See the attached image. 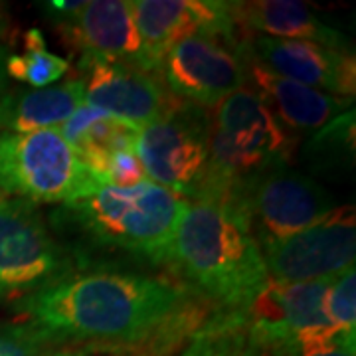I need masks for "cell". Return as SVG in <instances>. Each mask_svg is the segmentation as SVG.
Here are the masks:
<instances>
[{"label": "cell", "instance_id": "277c9868", "mask_svg": "<svg viewBox=\"0 0 356 356\" xmlns=\"http://www.w3.org/2000/svg\"><path fill=\"white\" fill-rule=\"evenodd\" d=\"M295 145L264 97L243 86L210 109V178L200 198H232L259 172L287 165Z\"/></svg>", "mask_w": 356, "mask_h": 356}, {"label": "cell", "instance_id": "4316f807", "mask_svg": "<svg viewBox=\"0 0 356 356\" xmlns=\"http://www.w3.org/2000/svg\"><path fill=\"white\" fill-rule=\"evenodd\" d=\"M111 346H95V344H81V346H64L54 356H115Z\"/></svg>", "mask_w": 356, "mask_h": 356}, {"label": "cell", "instance_id": "9c48e42d", "mask_svg": "<svg viewBox=\"0 0 356 356\" xmlns=\"http://www.w3.org/2000/svg\"><path fill=\"white\" fill-rule=\"evenodd\" d=\"M228 200L242 208L259 248L311 228L337 208L321 184L287 165L259 172Z\"/></svg>", "mask_w": 356, "mask_h": 356}, {"label": "cell", "instance_id": "ac0fdd59", "mask_svg": "<svg viewBox=\"0 0 356 356\" xmlns=\"http://www.w3.org/2000/svg\"><path fill=\"white\" fill-rule=\"evenodd\" d=\"M86 83L72 77L40 89L4 91L0 97V133H32L58 129L83 103Z\"/></svg>", "mask_w": 356, "mask_h": 356}, {"label": "cell", "instance_id": "cb8c5ba5", "mask_svg": "<svg viewBox=\"0 0 356 356\" xmlns=\"http://www.w3.org/2000/svg\"><path fill=\"white\" fill-rule=\"evenodd\" d=\"M325 317L332 329L344 334H356V273L346 269L329 283L323 299Z\"/></svg>", "mask_w": 356, "mask_h": 356}, {"label": "cell", "instance_id": "f546056e", "mask_svg": "<svg viewBox=\"0 0 356 356\" xmlns=\"http://www.w3.org/2000/svg\"><path fill=\"white\" fill-rule=\"evenodd\" d=\"M10 28V18H8V10L4 4H0V38H4V34Z\"/></svg>", "mask_w": 356, "mask_h": 356}, {"label": "cell", "instance_id": "ba28073f", "mask_svg": "<svg viewBox=\"0 0 356 356\" xmlns=\"http://www.w3.org/2000/svg\"><path fill=\"white\" fill-rule=\"evenodd\" d=\"M74 269V255L54 236L36 204L22 198L0 204V299H26Z\"/></svg>", "mask_w": 356, "mask_h": 356}, {"label": "cell", "instance_id": "30bf717a", "mask_svg": "<svg viewBox=\"0 0 356 356\" xmlns=\"http://www.w3.org/2000/svg\"><path fill=\"white\" fill-rule=\"evenodd\" d=\"M273 281L311 283L332 280L355 267V208L337 206L311 228L259 248Z\"/></svg>", "mask_w": 356, "mask_h": 356}, {"label": "cell", "instance_id": "8fae6325", "mask_svg": "<svg viewBox=\"0 0 356 356\" xmlns=\"http://www.w3.org/2000/svg\"><path fill=\"white\" fill-rule=\"evenodd\" d=\"M332 280L311 283L269 280L245 309L234 315L240 317L248 337L267 353L301 332L331 327L323 311V299Z\"/></svg>", "mask_w": 356, "mask_h": 356}, {"label": "cell", "instance_id": "603a6c76", "mask_svg": "<svg viewBox=\"0 0 356 356\" xmlns=\"http://www.w3.org/2000/svg\"><path fill=\"white\" fill-rule=\"evenodd\" d=\"M64 346L70 344L30 321L0 325V356H54Z\"/></svg>", "mask_w": 356, "mask_h": 356}, {"label": "cell", "instance_id": "e0dca14e", "mask_svg": "<svg viewBox=\"0 0 356 356\" xmlns=\"http://www.w3.org/2000/svg\"><path fill=\"white\" fill-rule=\"evenodd\" d=\"M234 24L250 34L267 38L303 40L334 50H348V40L334 26L327 24L305 2L297 0H252L228 2Z\"/></svg>", "mask_w": 356, "mask_h": 356}, {"label": "cell", "instance_id": "f1b7e54d", "mask_svg": "<svg viewBox=\"0 0 356 356\" xmlns=\"http://www.w3.org/2000/svg\"><path fill=\"white\" fill-rule=\"evenodd\" d=\"M6 58H8V50H6V46H2L0 44V97L4 95V91H6V70H4V64H6Z\"/></svg>", "mask_w": 356, "mask_h": 356}, {"label": "cell", "instance_id": "484cf974", "mask_svg": "<svg viewBox=\"0 0 356 356\" xmlns=\"http://www.w3.org/2000/svg\"><path fill=\"white\" fill-rule=\"evenodd\" d=\"M42 6H44V13L50 16L54 26L64 30L81 14L86 2L83 0H65V2H44Z\"/></svg>", "mask_w": 356, "mask_h": 356}, {"label": "cell", "instance_id": "2e32d148", "mask_svg": "<svg viewBox=\"0 0 356 356\" xmlns=\"http://www.w3.org/2000/svg\"><path fill=\"white\" fill-rule=\"evenodd\" d=\"M248 81L254 83L257 91L287 131L295 133H311L327 127L339 115H343L353 99L325 93L313 89L289 77L277 76L267 67L248 58Z\"/></svg>", "mask_w": 356, "mask_h": 356}, {"label": "cell", "instance_id": "4fadbf2b", "mask_svg": "<svg viewBox=\"0 0 356 356\" xmlns=\"http://www.w3.org/2000/svg\"><path fill=\"white\" fill-rule=\"evenodd\" d=\"M248 58L277 76L289 77L325 93L353 99L356 88L355 56L303 40L267 38L250 34Z\"/></svg>", "mask_w": 356, "mask_h": 356}, {"label": "cell", "instance_id": "7a4b0ae2", "mask_svg": "<svg viewBox=\"0 0 356 356\" xmlns=\"http://www.w3.org/2000/svg\"><path fill=\"white\" fill-rule=\"evenodd\" d=\"M188 200L145 180L119 188L99 184L50 216L51 228L67 243H79L74 259L111 252L149 266H172L175 238Z\"/></svg>", "mask_w": 356, "mask_h": 356}, {"label": "cell", "instance_id": "d4e9b609", "mask_svg": "<svg viewBox=\"0 0 356 356\" xmlns=\"http://www.w3.org/2000/svg\"><path fill=\"white\" fill-rule=\"evenodd\" d=\"M145 180H149V178L145 175V168L133 149L115 153L109 159L105 175H103V184H111V186H119V188L137 186Z\"/></svg>", "mask_w": 356, "mask_h": 356}, {"label": "cell", "instance_id": "44dd1931", "mask_svg": "<svg viewBox=\"0 0 356 356\" xmlns=\"http://www.w3.org/2000/svg\"><path fill=\"white\" fill-rule=\"evenodd\" d=\"M245 337V327L234 313H214L192 337L182 356H229Z\"/></svg>", "mask_w": 356, "mask_h": 356}, {"label": "cell", "instance_id": "d6986e66", "mask_svg": "<svg viewBox=\"0 0 356 356\" xmlns=\"http://www.w3.org/2000/svg\"><path fill=\"white\" fill-rule=\"evenodd\" d=\"M58 131L76 151L83 166L103 182L109 159L119 151L135 147L139 127L81 103Z\"/></svg>", "mask_w": 356, "mask_h": 356}, {"label": "cell", "instance_id": "4dcf8cb0", "mask_svg": "<svg viewBox=\"0 0 356 356\" xmlns=\"http://www.w3.org/2000/svg\"><path fill=\"white\" fill-rule=\"evenodd\" d=\"M4 200H8V194H6V192L0 188V204L4 202Z\"/></svg>", "mask_w": 356, "mask_h": 356}, {"label": "cell", "instance_id": "9a60e30c", "mask_svg": "<svg viewBox=\"0 0 356 356\" xmlns=\"http://www.w3.org/2000/svg\"><path fill=\"white\" fill-rule=\"evenodd\" d=\"M62 34L79 51V64L97 60L154 72L147 62L129 0L86 2L81 14Z\"/></svg>", "mask_w": 356, "mask_h": 356}, {"label": "cell", "instance_id": "7c38bea8", "mask_svg": "<svg viewBox=\"0 0 356 356\" xmlns=\"http://www.w3.org/2000/svg\"><path fill=\"white\" fill-rule=\"evenodd\" d=\"M83 103L143 127L180 103L156 72L131 64L81 62Z\"/></svg>", "mask_w": 356, "mask_h": 356}, {"label": "cell", "instance_id": "52a82bcc", "mask_svg": "<svg viewBox=\"0 0 356 356\" xmlns=\"http://www.w3.org/2000/svg\"><path fill=\"white\" fill-rule=\"evenodd\" d=\"M250 32H200L177 42L159 65L165 88L180 102L214 109L248 83Z\"/></svg>", "mask_w": 356, "mask_h": 356}, {"label": "cell", "instance_id": "3957f363", "mask_svg": "<svg viewBox=\"0 0 356 356\" xmlns=\"http://www.w3.org/2000/svg\"><path fill=\"white\" fill-rule=\"evenodd\" d=\"M172 267L218 313H240L269 281L242 208L228 198L188 200L175 238Z\"/></svg>", "mask_w": 356, "mask_h": 356}, {"label": "cell", "instance_id": "83f0119b", "mask_svg": "<svg viewBox=\"0 0 356 356\" xmlns=\"http://www.w3.org/2000/svg\"><path fill=\"white\" fill-rule=\"evenodd\" d=\"M229 356H267V355L261 346H257V344L248 337V331H245V337L240 341V344L234 348V353H232Z\"/></svg>", "mask_w": 356, "mask_h": 356}, {"label": "cell", "instance_id": "ffe728a7", "mask_svg": "<svg viewBox=\"0 0 356 356\" xmlns=\"http://www.w3.org/2000/svg\"><path fill=\"white\" fill-rule=\"evenodd\" d=\"M6 76L22 81L30 89L54 86L70 72V62L46 48V38L38 28H30L24 34V51L8 54Z\"/></svg>", "mask_w": 356, "mask_h": 356}, {"label": "cell", "instance_id": "6da1fadb", "mask_svg": "<svg viewBox=\"0 0 356 356\" xmlns=\"http://www.w3.org/2000/svg\"><path fill=\"white\" fill-rule=\"evenodd\" d=\"M198 297L163 277L95 269L70 273L20 301L30 323L70 346L131 344L163 329Z\"/></svg>", "mask_w": 356, "mask_h": 356}, {"label": "cell", "instance_id": "5bb4252c", "mask_svg": "<svg viewBox=\"0 0 356 356\" xmlns=\"http://www.w3.org/2000/svg\"><path fill=\"white\" fill-rule=\"evenodd\" d=\"M147 62L159 72L165 54L180 40L200 32L232 34L234 24L228 2L210 0H135L131 2Z\"/></svg>", "mask_w": 356, "mask_h": 356}, {"label": "cell", "instance_id": "7402d4cb", "mask_svg": "<svg viewBox=\"0 0 356 356\" xmlns=\"http://www.w3.org/2000/svg\"><path fill=\"white\" fill-rule=\"evenodd\" d=\"M356 334H344L332 327L307 331L269 348L267 356H356Z\"/></svg>", "mask_w": 356, "mask_h": 356}, {"label": "cell", "instance_id": "8992f818", "mask_svg": "<svg viewBox=\"0 0 356 356\" xmlns=\"http://www.w3.org/2000/svg\"><path fill=\"white\" fill-rule=\"evenodd\" d=\"M133 151L151 182L198 200L210 178V111L180 102L139 127Z\"/></svg>", "mask_w": 356, "mask_h": 356}, {"label": "cell", "instance_id": "5b68a950", "mask_svg": "<svg viewBox=\"0 0 356 356\" xmlns=\"http://www.w3.org/2000/svg\"><path fill=\"white\" fill-rule=\"evenodd\" d=\"M58 129L0 133V188L32 204H65L99 186Z\"/></svg>", "mask_w": 356, "mask_h": 356}]
</instances>
